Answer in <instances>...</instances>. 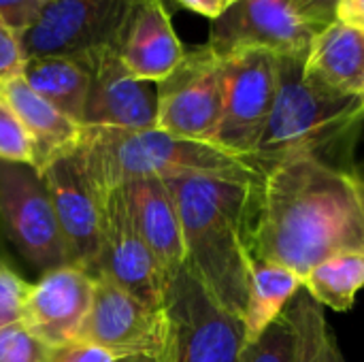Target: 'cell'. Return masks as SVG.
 <instances>
[{"instance_id":"cell-6","label":"cell","mask_w":364,"mask_h":362,"mask_svg":"<svg viewBox=\"0 0 364 362\" xmlns=\"http://www.w3.org/2000/svg\"><path fill=\"white\" fill-rule=\"evenodd\" d=\"M141 0H45L34 23L19 36L26 60L62 55L92 60L117 47Z\"/></svg>"},{"instance_id":"cell-28","label":"cell","mask_w":364,"mask_h":362,"mask_svg":"<svg viewBox=\"0 0 364 362\" xmlns=\"http://www.w3.org/2000/svg\"><path fill=\"white\" fill-rule=\"evenodd\" d=\"M160 358L119 356L115 352H109V350L92 346V344L73 341L62 348H51L47 362H160Z\"/></svg>"},{"instance_id":"cell-7","label":"cell","mask_w":364,"mask_h":362,"mask_svg":"<svg viewBox=\"0 0 364 362\" xmlns=\"http://www.w3.org/2000/svg\"><path fill=\"white\" fill-rule=\"evenodd\" d=\"M166 362H239L243 322L226 314L183 265L166 290Z\"/></svg>"},{"instance_id":"cell-32","label":"cell","mask_w":364,"mask_h":362,"mask_svg":"<svg viewBox=\"0 0 364 362\" xmlns=\"http://www.w3.org/2000/svg\"><path fill=\"white\" fill-rule=\"evenodd\" d=\"M181 6H186L192 13H198L211 21H215L235 0H177Z\"/></svg>"},{"instance_id":"cell-3","label":"cell","mask_w":364,"mask_h":362,"mask_svg":"<svg viewBox=\"0 0 364 362\" xmlns=\"http://www.w3.org/2000/svg\"><path fill=\"white\" fill-rule=\"evenodd\" d=\"M307 53L275 55L277 90L269 122L247 158L256 173L294 156H314L352 171L364 124V100L343 94L305 70Z\"/></svg>"},{"instance_id":"cell-1","label":"cell","mask_w":364,"mask_h":362,"mask_svg":"<svg viewBox=\"0 0 364 362\" xmlns=\"http://www.w3.org/2000/svg\"><path fill=\"white\" fill-rule=\"evenodd\" d=\"M360 177L314 156L286 158L252 188L250 250L301 280L333 254L364 250Z\"/></svg>"},{"instance_id":"cell-26","label":"cell","mask_w":364,"mask_h":362,"mask_svg":"<svg viewBox=\"0 0 364 362\" xmlns=\"http://www.w3.org/2000/svg\"><path fill=\"white\" fill-rule=\"evenodd\" d=\"M49 350L21 322L0 329V362H47Z\"/></svg>"},{"instance_id":"cell-34","label":"cell","mask_w":364,"mask_h":362,"mask_svg":"<svg viewBox=\"0 0 364 362\" xmlns=\"http://www.w3.org/2000/svg\"><path fill=\"white\" fill-rule=\"evenodd\" d=\"M160 362H166V356H164V354H162V358H160Z\"/></svg>"},{"instance_id":"cell-16","label":"cell","mask_w":364,"mask_h":362,"mask_svg":"<svg viewBox=\"0 0 364 362\" xmlns=\"http://www.w3.org/2000/svg\"><path fill=\"white\" fill-rule=\"evenodd\" d=\"M126 70L143 81H164L183 60V45L162 0H141L115 47Z\"/></svg>"},{"instance_id":"cell-35","label":"cell","mask_w":364,"mask_h":362,"mask_svg":"<svg viewBox=\"0 0 364 362\" xmlns=\"http://www.w3.org/2000/svg\"><path fill=\"white\" fill-rule=\"evenodd\" d=\"M363 100H364V92H363Z\"/></svg>"},{"instance_id":"cell-4","label":"cell","mask_w":364,"mask_h":362,"mask_svg":"<svg viewBox=\"0 0 364 362\" xmlns=\"http://www.w3.org/2000/svg\"><path fill=\"white\" fill-rule=\"evenodd\" d=\"M77 156L100 198L136 179L215 177L256 181L254 166L211 143L179 139L158 128L124 130L83 126Z\"/></svg>"},{"instance_id":"cell-11","label":"cell","mask_w":364,"mask_h":362,"mask_svg":"<svg viewBox=\"0 0 364 362\" xmlns=\"http://www.w3.org/2000/svg\"><path fill=\"white\" fill-rule=\"evenodd\" d=\"M75 341L119 356L160 358L168 344L166 307H154L113 282L94 277L92 305Z\"/></svg>"},{"instance_id":"cell-25","label":"cell","mask_w":364,"mask_h":362,"mask_svg":"<svg viewBox=\"0 0 364 362\" xmlns=\"http://www.w3.org/2000/svg\"><path fill=\"white\" fill-rule=\"evenodd\" d=\"M0 160L30 164V166L34 162L32 139L2 96H0Z\"/></svg>"},{"instance_id":"cell-31","label":"cell","mask_w":364,"mask_h":362,"mask_svg":"<svg viewBox=\"0 0 364 362\" xmlns=\"http://www.w3.org/2000/svg\"><path fill=\"white\" fill-rule=\"evenodd\" d=\"M337 21L364 32V0H337Z\"/></svg>"},{"instance_id":"cell-33","label":"cell","mask_w":364,"mask_h":362,"mask_svg":"<svg viewBox=\"0 0 364 362\" xmlns=\"http://www.w3.org/2000/svg\"><path fill=\"white\" fill-rule=\"evenodd\" d=\"M360 190H363V205H364V188H363V181H360Z\"/></svg>"},{"instance_id":"cell-23","label":"cell","mask_w":364,"mask_h":362,"mask_svg":"<svg viewBox=\"0 0 364 362\" xmlns=\"http://www.w3.org/2000/svg\"><path fill=\"white\" fill-rule=\"evenodd\" d=\"M294 329V362H343L326 312L303 288L284 312Z\"/></svg>"},{"instance_id":"cell-5","label":"cell","mask_w":364,"mask_h":362,"mask_svg":"<svg viewBox=\"0 0 364 362\" xmlns=\"http://www.w3.org/2000/svg\"><path fill=\"white\" fill-rule=\"evenodd\" d=\"M335 21L337 0H235L211 21L207 47L218 55L250 47L273 55L309 53Z\"/></svg>"},{"instance_id":"cell-30","label":"cell","mask_w":364,"mask_h":362,"mask_svg":"<svg viewBox=\"0 0 364 362\" xmlns=\"http://www.w3.org/2000/svg\"><path fill=\"white\" fill-rule=\"evenodd\" d=\"M45 0H0V19L19 36L34 23Z\"/></svg>"},{"instance_id":"cell-14","label":"cell","mask_w":364,"mask_h":362,"mask_svg":"<svg viewBox=\"0 0 364 362\" xmlns=\"http://www.w3.org/2000/svg\"><path fill=\"white\" fill-rule=\"evenodd\" d=\"M87 64L92 81L81 126L158 128V83L132 77L113 49L94 55Z\"/></svg>"},{"instance_id":"cell-21","label":"cell","mask_w":364,"mask_h":362,"mask_svg":"<svg viewBox=\"0 0 364 362\" xmlns=\"http://www.w3.org/2000/svg\"><path fill=\"white\" fill-rule=\"evenodd\" d=\"M303 288V280L288 267L254 260L250 277V297L243 316L245 344L256 341L288 307Z\"/></svg>"},{"instance_id":"cell-12","label":"cell","mask_w":364,"mask_h":362,"mask_svg":"<svg viewBox=\"0 0 364 362\" xmlns=\"http://www.w3.org/2000/svg\"><path fill=\"white\" fill-rule=\"evenodd\" d=\"M96 277L113 282L154 307H164L171 282L143 241L122 188L102 196V233Z\"/></svg>"},{"instance_id":"cell-10","label":"cell","mask_w":364,"mask_h":362,"mask_svg":"<svg viewBox=\"0 0 364 362\" xmlns=\"http://www.w3.org/2000/svg\"><path fill=\"white\" fill-rule=\"evenodd\" d=\"M224 107L222 58L207 45L188 51L158 83V130L179 139L211 143Z\"/></svg>"},{"instance_id":"cell-13","label":"cell","mask_w":364,"mask_h":362,"mask_svg":"<svg viewBox=\"0 0 364 362\" xmlns=\"http://www.w3.org/2000/svg\"><path fill=\"white\" fill-rule=\"evenodd\" d=\"M66 241L68 265L96 277L102 233V198L85 173L77 149L55 158L41 171Z\"/></svg>"},{"instance_id":"cell-22","label":"cell","mask_w":364,"mask_h":362,"mask_svg":"<svg viewBox=\"0 0 364 362\" xmlns=\"http://www.w3.org/2000/svg\"><path fill=\"white\" fill-rule=\"evenodd\" d=\"M364 288V250H350L318 262L305 277L303 290L322 307L346 314Z\"/></svg>"},{"instance_id":"cell-9","label":"cell","mask_w":364,"mask_h":362,"mask_svg":"<svg viewBox=\"0 0 364 362\" xmlns=\"http://www.w3.org/2000/svg\"><path fill=\"white\" fill-rule=\"evenodd\" d=\"M0 218L13 245L41 273L68 265L51 196L34 166L0 160Z\"/></svg>"},{"instance_id":"cell-27","label":"cell","mask_w":364,"mask_h":362,"mask_svg":"<svg viewBox=\"0 0 364 362\" xmlns=\"http://www.w3.org/2000/svg\"><path fill=\"white\" fill-rule=\"evenodd\" d=\"M30 290L32 284L0 262V329L21 322Z\"/></svg>"},{"instance_id":"cell-20","label":"cell","mask_w":364,"mask_h":362,"mask_svg":"<svg viewBox=\"0 0 364 362\" xmlns=\"http://www.w3.org/2000/svg\"><path fill=\"white\" fill-rule=\"evenodd\" d=\"M21 79L60 113L81 124L90 92V64L77 58L47 55L26 60Z\"/></svg>"},{"instance_id":"cell-15","label":"cell","mask_w":364,"mask_h":362,"mask_svg":"<svg viewBox=\"0 0 364 362\" xmlns=\"http://www.w3.org/2000/svg\"><path fill=\"white\" fill-rule=\"evenodd\" d=\"M94 277L79 267L66 265L43 273L32 284L21 324L47 348H62L77 339L90 312Z\"/></svg>"},{"instance_id":"cell-24","label":"cell","mask_w":364,"mask_h":362,"mask_svg":"<svg viewBox=\"0 0 364 362\" xmlns=\"http://www.w3.org/2000/svg\"><path fill=\"white\" fill-rule=\"evenodd\" d=\"M294 329L282 314L256 341L243 344L239 362H294Z\"/></svg>"},{"instance_id":"cell-36","label":"cell","mask_w":364,"mask_h":362,"mask_svg":"<svg viewBox=\"0 0 364 362\" xmlns=\"http://www.w3.org/2000/svg\"><path fill=\"white\" fill-rule=\"evenodd\" d=\"M363 188H364V179H363Z\"/></svg>"},{"instance_id":"cell-2","label":"cell","mask_w":364,"mask_h":362,"mask_svg":"<svg viewBox=\"0 0 364 362\" xmlns=\"http://www.w3.org/2000/svg\"><path fill=\"white\" fill-rule=\"evenodd\" d=\"M164 181L177 203L186 267L226 314L243 322L254 262L250 250L254 181L215 177Z\"/></svg>"},{"instance_id":"cell-17","label":"cell","mask_w":364,"mask_h":362,"mask_svg":"<svg viewBox=\"0 0 364 362\" xmlns=\"http://www.w3.org/2000/svg\"><path fill=\"white\" fill-rule=\"evenodd\" d=\"M132 220L168 282L186 265L183 228L173 192L164 179H136L122 186Z\"/></svg>"},{"instance_id":"cell-37","label":"cell","mask_w":364,"mask_h":362,"mask_svg":"<svg viewBox=\"0 0 364 362\" xmlns=\"http://www.w3.org/2000/svg\"><path fill=\"white\" fill-rule=\"evenodd\" d=\"M343 362H346V361H343Z\"/></svg>"},{"instance_id":"cell-8","label":"cell","mask_w":364,"mask_h":362,"mask_svg":"<svg viewBox=\"0 0 364 362\" xmlns=\"http://www.w3.org/2000/svg\"><path fill=\"white\" fill-rule=\"evenodd\" d=\"M222 58L224 107L213 145L247 160L269 122L277 68L275 55L267 49H237Z\"/></svg>"},{"instance_id":"cell-19","label":"cell","mask_w":364,"mask_h":362,"mask_svg":"<svg viewBox=\"0 0 364 362\" xmlns=\"http://www.w3.org/2000/svg\"><path fill=\"white\" fill-rule=\"evenodd\" d=\"M305 70L343 94L364 92V32L331 23L309 47Z\"/></svg>"},{"instance_id":"cell-18","label":"cell","mask_w":364,"mask_h":362,"mask_svg":"<svg viewBox=\"0 0 364 362\" xmlns=\"http://www.w3.org/2000/svg\"><path fill=\"white\" fill-rule=\"evenodd\" d=\"M0 96L13 109L32 139L34 162L32 166L41 173L55 158L77 149L83 126L60 113L53 105L41 98L23 79L13 77L0 83Z\"/></svg>"},{"instance_id":"cell-29","label":"cell","mask_w":364,"mask_h":362,"mask_svg":"<svg viewBox=\"0 0 364 362\" xmlns=\"http://www.w3.org/2000/svg\"><path fill=\"white\" fill-rule=\"evenodd\" d=\"M26 64V55L21 49L19 34L13 32L0 19V83L13 77H19Z\"/></svg>"}]
</instances>
